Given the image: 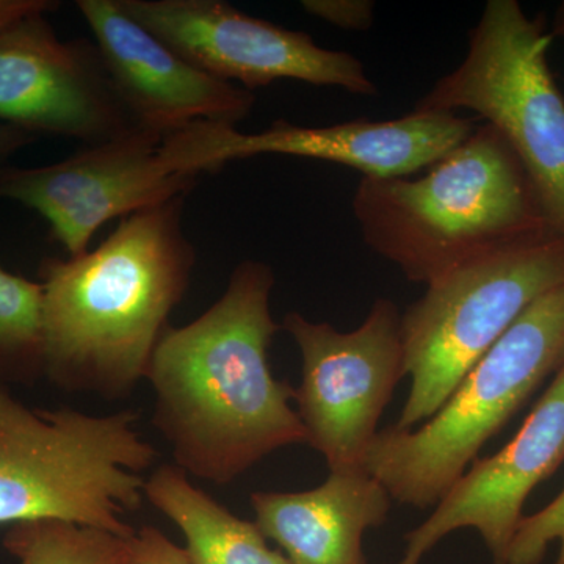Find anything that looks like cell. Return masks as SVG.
I'll use <instances>...</instances> for the list:
<instances>
[{"label":"cell","mask_w":564,"mask_h":564,"mask_svg":"<svg viewBox=\"0 0 564 564\" xmlns=\"http://www.w3.org/2000/svg\"><path fill=\"white\" fill-rule=\"evenodd\" d=\"M272 267L240 262L209 310L170 326L147 380L155 392L152 425L187 475L228 486L267 456L307 444L295 388L273 377L269 348L281 332L270 311Z\"/></svg>","instance_id":"1"},{"label":"cell","mask_w":564,"mask_h":564,"mask_svg":"<svg viewBox=\"0 0 564 564\" xmlns=\"http://www.w3.org/2000/svg\"><path fill=\"white\" fill-rule=\"evenodd\" d=\"M185 196L133 212L96 250L40 263L44 378L65 392L129 399L191 285Z\"/></svg>","instance_id":"2"},{"label":"cell","mask_w":564,"mask_h":564,"mask_svg":"<svg viewBox=\"0 0 564 564\" xmlns=\"http://www.w3.org/2000/svg\"><path fill=\"white\" fill-rule=\"evenodd\" d=\"M419 177H362L351 209L367 247L408 281L552 232L514 151L488 122Z\"/></svg>","instance_id":"3"},{"label":"cell","mask_w":564,"mask_h":564,"mask_svg":"<svg viewBox=\"0 0 564 564\" xmlns=\"http://www.w3.org/2000/svg\"><path fill=\"white\" fill-rule=\"evenodd\" d=\"M132 410L28 406L0 386V525L62 521L129 538L158 451Z\"/></svg>","instance_id":"4"},{"label":"cell","mask_w":564,"mask_h":564,"mask_svg":"<svg viewBox=\"0 0 564 564\" xmlns=\"http://www.w3.org/2000/svg\"><path fill=\"white\" fill-rule=\"evenodd\" d=\"M563 366L564 284L527 307L433 417L413 430H380L362 469L393 502L436 507L484 445Z\"/></svg>","instance_id":"5"},{"label":"cell","mask_w":564,"mask_h":564,"mask_svg":"<svg viewBox=\"0 0 564 564\" xmlns=\"http://www.w3.org/2000/svg\"><path fill=\"white\" fill-rule=\"evenodd\" d=\"M552 40L544 18H530L518 0H489L466 57L414 110L474 111L502 133L564 242V96L549 66Z\"/></svg>","instance_id":"6"},{"label":"cell","mask_w":564,"mask_h":564,"mask_svg":"<svg viewBox=\"0 0 564 564\" xmlns=\"http://www.w3.org/2000/svg\"><path fill=\"white\" fill-rule=\"evenodd\" d=\"M563 284L564 242L543 232L426 285L400 323L411 386L393 426L413 430L433 417L527 307Z\"/></svg>","instance_id":"7"},{"label":"cell","mask_w":564,"mask_h":564,"mask_svg":"<svg viewBox=\"0 0 564 564\" xmlns=\"http://www.w3.org/2000/svg\"><path fill=\"white\" fill-rule=\"evenodd\" d=\"M402 313L392 300H375L352 332L289 313L281 328L302 356L296 413L307 444L329 470H364L378 423L406 373Z\"/></svg>","instance_id":"8"},{"label":"cell","mask_w":564,"mask_h":564,"mask_svg":"<svg viewBox=\"0 0 564 564\" xmlns=\"http://www.w3.org/2000/svg\"><path fill=\"white\" fill-rule=\"evenodd\" d=\"M475 121L452 111L413 110L386 121L355 120L304 128L274 121L265 131L240 132L236 126L193 122L169 133L166 158L177 172L198 177L226 163L278 154L339 163L362 177H406L430 169L463 143Z\"/></svg>","instance_id":"9"},{"label":"cell","mask_w":564,"mask_h":564,"mask_svg":"<svg viewBox=\"0 0 564 564\" xmlns=\"http://www.w3.org/2000/svg\"><path fill=\"white\" fill-rule=\"evenodd\" d=\"M122 10L166 46L215 79L243 90L291 79L378 96L355 55L325 50L307 33L248 17L221 0H118Z\"/></svg>","instance_id":"10"},{"label":"cell","mask_w":564,"mask_h":564,"mask_svg":"<svg viewBox=\"0 0 564 564\" xmlns=\"http://www.w3.org/2000/svg\"><path fill=\"white\" fill-rule=\"evenodd\" d=\"M162 133L135 128L44 166H0V199L46 220L68 258L85 254L106 223L185 196L198 177L177 173Z\"/></svg>","instance_id":"11"},{"label":"cell","mask_w":564,"mask_h":564,"mask_svg":"<svg viewBox=\"0 0 564 564\" xmlns=\"http://www.w3.org/2000/svg\"><path fill=\"white\" fill-rule=\"evenodd\" d=\"M0 122L87 147L140 128L96 43L58 39L47 13L0 33Z\"/></svg>","instance_id":"12"},{"label":"cell","mask_w":564,"mask_h":564,"mask_svg":"<svg viewBox=\"0 0 564 564\" xmlns=\"http://www.w3.org/2000/svg\"><path fill=\"white\" fill-rule=\"evenodd\" d=\"M563 463L564 366L513 440L496 455L475 459L432 514L406 533L397 564H421L444 538L462 529L477 530L492 564H508L527 499Z\"/></svg>","instance_id":"13"},{"label":"cell","mask_w":564,"mask_h":564,"mask_svg":"<svg viewBox=\"0 0 564 564\" xmlns=\"http://www.w3.org/2000/svg\"><path fill=\"white\" fill-rule=\"evenodd\" d=\"M118 95L137 126L169 135L193 122L236 126L254 96L215 79L132 20L118 0H79Z\"/></svg>","instance_id":"14"},{"label":"cell","mask_w":564,"mask_h":564,"mask_svg":"<svg viewBox=\"0 0 564 564\" xmlns=\"http://www.w3.org/2000/svg\"><path fill=\"white\" fill-rule=\"evenodd\" d=\"M392 497L366 470H329L303 492H252L256 525L291 564H369L367 530L388 521Z\"/></svg>","instance_id":"15"},{"label":"cell","mask_w":564,"mask_h":564,"mask_svg":"<svg viewBox=\"0 0 564 564\" xmlns=\"http://www.w3.org/2000/svg\"><path fill=\"white\" fill-rule=\"evenodd\" d=\"M148 502L177 525L195 564H291L267 544L256 522L234 516L196 488L176 464H162L144 481Z\"/></svg>","instance_id":"16"},{"label":"cell","mask_w":564,"mask_h":564,"mask_svg":"<svg viewBox=\"0 0 564 564\" xmlns=\"http://www.w3.org/2000/svg\"><path fill=\"white\" fill-rule=\"evenodd\" d=\"M44 378L43 288L0 267V386Z\"/></svg>","instance_id":"17"},{"label":"cell","mask_w":564,"mask_h":564,"mask_svg":"<svg viewBox=\"0 0 564 564\" xmlns=\"http://www.w3.org/2000/svg\"><path fill=\"white\" fill-rule=\"evenodd\" d=\"M128 538L62 521L10 525L2 545L20 564H121Z\"/></svg>","instance_id":"18"},{"label":"cell","mask_w":564,"mask_h":564,"mask_svg":"<svg viewBox=\"0 0 564 564\" xmlns=\"http://www.w3.org/2000/svg\"><path fill=\"white\" fill-rule=\"evenodd\" d=\"M552 543H558L554 564H564V488L547 507L524 516L508 552V564H540Z\"/></svg>","instance_id":"19"},{"label":"cell","mask_w":564,"mask_h":564,"mask_svg":"<svg viewBox=\"0 0 564 564\" xmlns=\"http://www.w3.org/2000/svg\"><path fill=\"white\" fill-rule=\"evenodd\" d=\"M121 564H195L185 549L170 541L155 527H141L126 540Z\"/></svg>","instance_id":"20"},{"label":"cell","mask_w":564,"mask_h":564,"mask_svg":"<svg viewBox=\"0 0 564 564\" xmlns=\"http://www.w3.org/2000/svg\"><path fill=\"white\" fill-rule=\"evenodd\" d=\"M302 9L344 31L367 32L375 21V3L370 0H303Z\"/></svg>","instance_id":"21"},{"label":"cell","mask_w":564,"mask_h":564,"mask_svg":"<svg viewBox=\"0 0 564 564\" xmlns=\"http://www.w3.org/2000/svg\"><path fill=\"white\" fill-rule=\"evenodd\" d=\"M61 7L52 0H0V33L24 18L36 13H47Z\"/></svg>","instance_id":"22"},{"label":"cell","mask_w":564,"mask_h":564,"mask_svg":"<svg viewBox=\"0 0 564 564\" xmlns=\"http://www.w3.org/2000/svg\"><path fill=\"white\" fill-rule=\"evenodd\" d=\"M39 139L40 137L33 135L24 129L0 122V166L6 165L7 161L17 152L31 147Z\"/></svg>","instance_id":"23"},{"label":"cell","mask_w":564,"mask_h":564,"mask_svg":"<svg viewBox=\"0 0 564 564\" xmlns=\"http://www.w3.org/2000/svg\"><path fill=\"white\" fill-rule=\"evenodd\" d=\"M552 39H564V2L560 3L555 11L554 24L551 31Z\"/></svg>","instance_id":"24"}]
</instances>
